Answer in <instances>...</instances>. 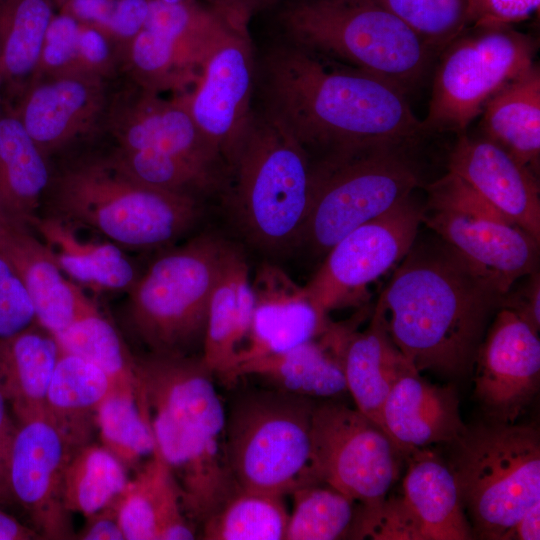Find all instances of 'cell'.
<instances>
[{
    "label": "cell",
    "mask_w": 540,
    "mask_h": 540,
    "mask_svg": "<svg viewBox=\"0 0 540 540\" xmlns=\"http://www.w3.org/2000/svg\"><path fill=\"white\" fill-rule=\"evenodd\" d=\"M253 107L289 134L311 163L378 146L415 144L426 128L387 79L272 36L255 46Z\"/></svg>",
    "instance_id": "1"
},
{
    "label": "cell",
    "mask_w": 540,
    "mask_h": 540,
    "mask_svg": "<svg viewBox=\"0 0 540 540\" xmlns=\"http://www.w3.org/2000/svg\"><path fill=\"white\" fill-rule=\"evenodd\" d=\"M510 288L441 239L412 245L376 309L417 370L449 377L469 372L490 318Z\"/></svg>",
    "instance_id": "2"
},
{
    "label": "cell",
    "mask_w": 540,
    "mask_h": 540,
    "mask_svg": "<svg viewBox=\"0 0 540 540\" xmlns=\"http://www.w3.org/2000/svg\"><path fill=\"white\" fill-rule=\"evenodd\" d=\"M135 371L156 451L187 517L202 526L239 490L227 460L226 408L215 376L201 357L153 352L135 357Z\"/></svg>",
    "instance_id": "3"
},
{
    "label": "cell",
    "mask_w": 540,
    "mask_h": 540,
    "mask_svg": "<svg viewBox=\"0 0 540 540\" xmlns=\"http://www.w3.org/2000/svg\"><path fill=\"white\" fill-rule=\"evenodd\" d=\"M264 14L272 36L406 93L424 81L440 54L375 0H281Z\"/></svg>",
    "instance_id": "4"
},
{
    "label": "cell",
    "mask_w": 540,
    "mask_h": 540,
    "mask_svg": "<svg viewBox=\"0 0 540 540\" xmlns=\"http://www.w3.org/2000/svg\"><path fill=\"white\" fill-rule=\"evenodd\" d=\"M311 194L308 154L254 109L223 195L240 232L252 245L270 254L299 246Z\"/></svg>",
    "instance_id": "5"
},
{
    "label": "cell",
    "mask_w": 540,
    "mask_h": 540,
    "mask_svg": "<svg viewBox=\"0 0 540 540\" xmlns=\"http://www.w3.org/2000/svg\"><path fill=\"white\" fill-rule=\"evenodd\" d=\"M54 205L65 219L112 242L154 248L185 234L200 216V201L145 185L108 157L74 164L54 181Z\"/></svg>",
    "instance_id": "6"
},
{
    "label": "cell",
    "mask_w": 540,
    "mask_h": 540,
    "mask_svg": "<svg viewBox=\"0 0 540 540\" xmlns=\"http://www.w3.org/2000/svg\"><path fill=\"white\" fill-rule=\"evenodd\" d=\"M449 467L473 537L505 540L540 501V436L534 426L481 423L450 444Z\"/></svg>",
    "instance_id": "7"
},
{
    "label": "cell",
    "mask_w": 540,
    "mask_h": 540,
    "mask_svg": "<svg viewBox=\"0 0 540 540\" xmlns=\"http://www.w3.org/2000/svg\"><path fill=\"white\" fill-rule=\"evenodd\" d=\"M316 402L277 388L236 395L226 409L225 447L241 490L291 494L321 483L312 458Z\"/></svg>",
    "instance_id": "8"
},
{
    "label": "cell",
    "mask_w": 540,
    "mask_h": 540,
    "mask_svg": "<svg viewBox=\"0 0 540 540\" xmlns=\"http://www.w3.org/2000/svg\"><path fill=\"white\" fill-rule=\"evenodd\" d=\"M406 146H378L312 164V194L299 245L326 254L346 234L412 195L420 172Z\"/></svg>",
    "instance_id": "9"
},
{
    "label": "cell",
    "mask_w": 540,
    "mask_h": 540,
    "mask_svg": "<svg viewBox=\"0 0 540 540\" xmlns=\"http://www.w3.org/2000/svg\"><path fill=\"white\" fill-rule=\"evenodd\" d=\"M225 244L201 234L159 256L129 289V324L151 352L187 355L203 344Z\"/></svg>",
    "instance_id": "10"
},
{
    "label": "cell",
    "mask_w": 540,
    "mask_h": 540,
    "mask_svg": "<svg viewBox=\"0 0 540 540\" xmlns=\"http://www.w3.org/2000/svg\"><path fill=\"white\" fill-rule=\"evenodd\" d=\"M537 42L512 25H472L439 54L423 122L427 132H463L486 102L535 62Z\"/></svg>",
    "instance_id": "11"
},
{
    "label": "cell",
    "mask_w": 540,
    "mask_h": 540,
    "mask_svg": "<svg viewBox=\"0 0 540 540\" xmlns=\"http://www.w3.org/2000/svg\"><path fill=\"white\" fill-rule=\"evenodd\" d=\"M312 458L321 483L368 505L387 497L403 455L391 437L360 411L325 401L316 403L313 411Z\"/></svg>",
    "instance_id": "12"
},
{
    "label": "cell",
    "mask_w": 540,
    "mask_h": 540,
    "mask_svg": "<svg viewBox=\"0 0 540 540\" xmlns=\"http://www.w3.org/2000/svg\"><path fill=\"white\" fill-rule=\"evenodd\" d=\"M255 68L250 31L227 24L206 49L197 81L183 93L194 122L230 170L253 116Z\"/></svg>",
    "instance_id": "13"
},
{
    "label": "cell",
    "mask_w": 540,
    "mask_h": 540,
    "mask_svg": "<svg viewBox=\"0 0 540 540\" xmlns=\"http://www.w3.org/2000/svg\"><path fill=\"white\" fill-rule=\"evenodd\" d=\"M424 210L410 195L341 238L304 285L311 301L326 314L351 304L357 293L408 253Z\"/></svg>",
    "instance_id": "14"
},
{
    "label": "cell",
    "mask_w": 540,
    "mask_h": 540,
    "mask_svg": "<svg viewBox=\"0 0 540 540\" xmlns=\"http://www.w3.org/2000/svg\"><path fill=\"white\" fill-rule=\"evenodd\" d=\"M76 449L45 410L17 419L8 458V492L41 539H75L63 501V478Z\"/></svg>",
    "instance_id": "15"
},
{
    "label": "cell",
    "mask_w": 540,
    "mask_h": 540,
    "mask_svg": "<svg viewBox=\"0 0 540 540\" xmlns=\"http://www.w3.org/2000/svg\"><path fill=\"white\" fill-rule=\"evenodd\" d=\"M474 397L488 421L515 423L539 390L538 332L502 307L475 358Z\"/></svg>",
    "instance_id": "16"
},
{
    "label": "cell",
    "mask_w": 540,
    "mask_h": 540,
    "mask_svg": "<svg viewBox=\"0 0 540 540\" xmlns=\"http://www.w3.org/2000/svg\"><path fill=\"white\" fill-rule=\"evenodd\" d=\"M104 119L119 150L158 151L230 173L219 149L194 122L183 93L164 99L135 85L109 100Z\"/></svg>",
    "instance_id": "17"
},
{
    "label": "cell",
    "mask_w": 540,
    "mask_h": 540,
    "mask_svg": "<svg viewBox=\"0 0 540 540\" xmlns=\"http://www.w3.org/2000/svg\"><path fill=\"white\" fill-rule=\"evenodd\" d=\"M13 112L48 157L87 134L105 116L106 79L84 72L32 78Z\"/></svg>",
    "instance_id": "18"
},
{
    "label": "cell",
    "mask_w": 540,
    "mask_h": 540,
    "mask_svg": "<svg viewBox=\"0 0 540 540\" xmlns=\"http://www.w3.org/2000/svg\"><path fill=\"white\" fill-rule=\"evenodd\" d=\"M254 311L247 340L237 366L288 351L319 338L333 323L282 269L261 265L252 281ZM233 373V385L234 382Z\"/></svg>",
    "instance_id": "19"
},
{
    "label": "cell",
    "mask_w": 540,
    "mask_h": 540,
    "mask_svg": "<svg viewBox=\"0 0 540 540\" xmlns=\"http://www.w3.org/2000/svg\"><path fill=\"white\" fill-rule=\"evenodd\" d=\"M448 171L465 180L509 220L540 241L536 175L506 150L483 136L461 133L449 154Z\"/></svg>",
    "instance_id": "20"
},
{
    "label": "cell",
    "mask_w": 540,
    "mask_h": 540,
    "mask_svg": "<svg viewBox=\"0 0 540 540\" xmlns=\"http://www.w3.org/2000/svg\"><path fill=\"white\" fill-rule=\"evenodd\" d=\"M0 249L22 281L36 323L56 335L97 310L95 303L61 270L50 248L28 226L6 220Z\"/></svg>",
    "instance_id": "21"
},
{
    "label": "cell",
    "mask_w": 540,
    "mask_h": 540,
    "mask_svg": "<svg viewBox=\"0 0 540 540\" xmlns=\"http://www.w3.org/2000/svg\"><path fill=\"white\" fill-rule=\"evenodd\" d=\"M411 364L399 375L383 407L386 433L402 455L435 444H452L466 431L452 386L434 385Z\"/></svg>",
    "instance_id": "22"
},
{
    "label": "cell",
    "mask_w": 540,
    "mask_h": 540,
    "mask_svg": "<svg viewBox=\"0 0 540 540\" xmlns=\"http://www.w3.org/2000/svg\"><path fill=\"white\" fill-rule=\"evenodd\" d=\"M422 222L510 289L516 280L535 271L539 242L512 222L436 210H424Z\"/></svg>",
    "instance_id": "23"
},
{
    "label": "cell",
    "mask_w": 540,
    "mask_h": 540,
    "mask_svg": "<svg viewBox=\"0 0 540 540\" xmlns=\"http://www.w3.org/2000/svg\"><path fill=\"white\" fill-rule=\"evenodd\" d=\"M254 292L243 254L225 244L207 314L201 359L224 385H233L237 366L250 330Z\"/></svg>",
    "instance_id": "24"
},
{
    "label": "cell",
    "mask_w": 540,
    "mask_h": 540,
    "mask_svg": "<svg viewBox=\"0 0 540 540\" xmlns=\"http://www.w3.org/2000/svg\"><path fill=\"white\" fill-rule=\"evenodd\" d=\"M350 329L333 324L319 338L288 351L252 359L234 373L263 378L274 388L307 397L333 398L347 392L343 369V350Z\"/></svg>",
    "instance_id": "25"
},
{
    "label": "cell",
    "mask_w": 540,
    "mask_h": 540,
    "mask_svg": "<svg viewBox=\"0 0 540 540\" xmlns=\"http://www.w3.org/2000/svg\"><path fill=\"white\" fill-rule=\"evenodd\" d=\"M114 504L125 540L196 538L176 482L157 451L140 465Z\"/></svg>",
    "instance_id": "26"
},
{
    "label": "cell",
    "mask_w": 540,
    "mask_h": 540,
    "mask_svg": "<svg viewBox=\"0 0 540 540\" xmlns=\"http://www.w3.org/2000/svg\"><path fill=\"white\" fill-rule=\"evenodd\" d=\"M403 458L408 466L401 499L420 540L473 539L449 465L429 448L410 450Z\"/></svg>",
    "instance_id": "27"
},
{
    "label": "cell",
    "mask_w": 540,
    "mask_h": 540,
    "mask_svg": "<svg viewBox=\"0 0 540 540\" xmlns=\"http://www.w3.org/2000/svg\"><path fill=\"white\" fill-rule=\"evenodd\" d=\"M392 341L382 314L375 309L369 326L351 331L343 350V369L356 409L384 431L383 407L402 371L409 365ZM386 432V431H385Z\"/></svg>",
    "instance_id": "28"
},
{
    "label": "cell",
    "mask_w": 540,
    "mask_h": 540,
    "mask_svg": "<svg viewBox=\"0 0 540 540\" xmlns=\"http://www.w3.org/2000/svg\"><path fill=\"white\" fill-rule=\"evenodd\" d=\"M482 136L498 144L535 175L540 159V69L534 63L484 105Z\"/></svg>",
    "instance_id": "29"
},
{
    "label": "cell",
    "mask_w": 540,
    "mask_h": 540,
    "mask_svg": "<svg viewBox=\"0 0 540 540\" xmlns=\"http://www.w3.org/2000/svg\"><path fill=\"white\" fill-rule=\"evenodd\" d=\"M30 227L38 232L73 282L95 291L128 292L139 277L132 261L114 242L82 239L55 217L36 216Z\"/></svg>",
    "instance_id": "30"
},
{
    "label": "cell",
    "mask_w": 540,
    "mask_h": 540,
    "mask_svg": "<svg viewBox=\"0 0 540 540\" xmlns=\"http://www.w3.org/2000/svg\"><path fill=\"white\" fill-rule=\"evenodd\" d=\"M50 182L47 157L12 109L0 106V212L30 227Z\"/></svg>",
    "instance_id": "31"
},
{
    "label": "cell",
    "mask_w": 540,
    "mask_h": 540,
    "mask_svg": "<svg viewBox=\"0 0 540 540\" xmlns=\"http://www.w3.org/2000/svg\"><path fill=\"white\" fill-rule=\"evenodd\" d=\"M61 349L36 322L0 339V391L16 419L45 410V397Z\"/></svg>",
    "instance_id": "32"
},
{
    "label": "cell",
    "mask_w": 540,
    "mask_h": 540,
    "mask_svg": "<svg viewBox=\"0 0 540 540\" xmlns=\"http://www.w3.org/2000/svg\"><path fill=\"white\" fill-rule=\"evenodd\" d=\"M113 388L98 367L61 350L47 389L45 412L79 448L89 443L96 411Z\"/></svg>",
    "instance_id": "33"
},
{
    "label": "cell",
    "mask_w": 540,
    "mask_h": 540,
    "mask_svg": "<svg viewBox=\"0 0 540 540\" xmlns=\"http://www.w3.org/2000/svg\"><path fill=\"white\" fill-rule=\"evenodd\" d=\"M205 52L206 49L199 50L144 27L125 49L122 66L133 83L143 90L157 94L162 91L185 93L198 79Z\"/></svg>",
    "instance_id": "34"
},
{
    "label": "cell",
    "mask_w": 540,
    "mask_h": 540,
    "mask_svg": "<svg viewBox=\"0 0 540 540\" xmlns=\"http://www.w3.org/2000/svg\"><path fill=\"white\" fill-rule=\"evenodd\" d=\"M52 0H0V80L19 91L32 79L54 16Z\"/></svg>",
    "instance_id": "35"
},
{
    "label": "cell",
    "mask_w": 540,
    "mask_h": 540,
    "mask_svg": "<svg viewBox=\"0 0 540 540\" xmlns=\"http://www.w3.org/2000/svg\"><path fill=\"white\" fill-rule=\"evenodd\" d=\"M109 158L121 171L145 185L198 201L217 193L224 195L230 181V173L153 150L116 149Z\"/></svg>",
    "instance_id": "36"
},
{
    "label": "cell",
    "mask_w": 540,
    "mask_h": 540,
    "mask_svg": "<svg viewBox=\"0 0 540 540\" xmlns=\"http://www.w3.org/2000/svg\"><path fill=\"white\" fill-rule=\"evenodd\" d=\"M128 481L127 467L108 449L84 444L74 451L65 469V508L87 517L115 502Z\"/></svg>",
    "instance_id": "37"
},
{
    "label": "cell",
    "mask_w": 540,
    "mask_h": 540,
    "mask_svg": "<svg viewBox=\"0 0 540 540\" xmlns=\"http://www.w3.org/2000/svg\"><path fill=\"white\" fill-rule=\"evenodd\" d=\"M95 426L101 445L127 469L138 467L156 451L149 416L137 389L113 388L96 411Z\"/></svg>",
    "instance_id": "38"
},
{
    "label": "cell",
    "mask_w": 540,
    "mask_h": 540,
    "mask_svg": "<svg viewBox=\"0 0 540 540\" xmlns=\"http://www.w3.org/2000/svg\"><path fill=\"white\" fill-rule=\"evenodd\" d=\"M289 512L283 496L239 489L202 525L206 540L286 539Z\"/></svg>",
    "instance_id": "39"
},
{
    "label": "cell",
    "mask_w": 540,
    "mask_h": 540,
    "mask_svg": "<svg viewBox=\"0 0 540 540\" xmlns=\"http://www.w3.org/2000/svg\"><path fill=\"white\" fill-rule=\"evenodd\" d=\"M54 336L62 351L98 367L111 379L114 388L137 389L135 356L99 309Z\"/></svg>",
    "instance_id": "40"
},
{
    "label": "cell",
    "mask_w": 540,
    "mask_h": 540,
    "mask_svg": "<svg viewBox=\"0 0 540 540\" xmlns=\"http://www.w3.org/2000/svg\"><path fill=\"white\" fill-rule=\"evenodd\" d=\"M286 540H335L350 536L356 501L324 483L297 488Z\"/></svg>",
    "instance_id": "41"
},
{
    "label": "cell",
    "mask_w": 540,
    "mask_h": 540,
    "mask_svg": "<svg viewBox=\"0 0 540 540\" xmlns=\"http://www.w3.org/2000/svg\"><path fill=\"white\" fill-rule=\"evenodd\" d=\"M441 53L469 26L466 0H375Z\"/></svg>",
    "instance_id": "42"
},
{
    "label": "cell",
    "mask_w": 540,
    "mask_h": 540,
    "mask_svg": "<svg viewBox=\"0 0 540 540\" xmlns=\"http://www.w3.org/2000/svg\"><path fill=\"white\" fill-rule=\"evenodd\" d=\"M79 30L80 23L70 15L54 14L32 78L80 72L77 63Z\"/></svg>",
    "instance_id": "43"
},
{
    "label": "cell",
    "mask_w": 540,
    "mask_h": 540,
    "mask_svg": "<svg viewBox=\"0 0 540 540\" xmlns=\"http://www.w3.org/2000/svg\"><path fill=\"white\" fill-rule=\"evenodd\" d=\"M424 208L512 222L470 184L449 171L429 185L428 202Z\"/></svg>",
    "instance_id": "44"
},
{
    "label": "cell",
    "mask_w": 540,
    "mask_h": 540,
    "mask_svg": "<svg viewBox=\"0 0 540 540\" xmlns=\"http://www.w3.org/2000/svg\"><path fill=\"white\" fill-rule=\"evenodd\" d=\"M36 322L29 295L12 264L0 249V339Z\"/></svg>",
    "instance_id": "45"
},
{
    "label": "cell",
    "mask_w": 540,
    "mask_h": 540,
    "mask_svg": "<svg viewBox=\"0 0 540 540\" xmlns=\"http://www.w3.org/2000/svg\"><path fill=\"white\" fill-rule=\"evenodd\" d=\"M78 70L108 79L122 65L121 53L101 29L80 23L78 35Z\"/></svg>",
    "instance_id": "46"
},
{
    "label": "cell",
    "mask_w": 540,
    "mask_h": 540,
    "mask_svg": "<svg viewBox=\"0 0 540 540\" xmlns=\"http://www.w3.org/2000/svg\"><path fill=\"white\" fill-rule=\"evenodd\" d=\"M470 26L513 25L539 12L540 0H466Z\"/></svg>",
    "instance_id": "47"
},
{
    "label": "cell",
    "mask_w": 540,
    "mask_h": 540,
    "mask_svg": "<svg viewBox=\"0 0 540 540\" xmlns=\"http://www.w3.org/2000/svg\"><path fill=\"white\" fill-rule=\"evenodd\" d=\"M149 10L150 0H117L102 31L116 44L121 59L129 43L144 28Z\"/></svg>",
    "instance_id": "48"
},
{
    "label": "cell",
    "mask_w": 540,
    "mask_h": 540,
    "mask_svg": "<svg viewBox=\"0 0 540 540\" xmlns=\"http://www.w3.org/2000/svg\"><path fill=\"white\" fill-rule=\"evenodd\" d=\"M281 0H203L231 27L250 31L253 19L270 10Z\"/></svg>",
    "instance_id": "49"
},
{
    "label": "cell",
    "mask_w": 540,
    "mask_h": 540,
    "mask_svg": "<svg viewBox=\"0 0 540 540\" xmlns=\"http://www.w3.org/2000/svg\"><path fill=\"white\" fill-rule=\"evenodd\" d=\"M85 518L86 522L75 539L125 540L114 502Z\"/></svg>",
    "instance_id": "50"
},
{
    "label": "cell",
    "mask_w": 540,
    "mask_h": 540,
    "mask_svg": "<svg viewBox=\"0 0 540 540\" xmlns=\"http://www.w3.org/2000/svg\"><path fill=\"white\" fill-rule=\"evenodd\" d=\"M59 3L60 12L70 15L81 24L103 30L117 0H60Z\"/></svg>",
    "instance_id": "51"
},
{
    "label": "cell",
    "mask_w": 540,
    "mask_h": 540,
    "mask_svg": "<svg viewBox=\"0 0 540 540\" xmlns=\"http://www.w3.org/2000/svg\"><path fill=\"white\" fill-rule=\"evenodd\" d=\"M530 281L524 289L516 293L512 298L506 295L503 307L513 310L519 317L525 320L535 331H539L540 325V284L539 275L530 274Z\"/></svg>",
    "instance_id": "52"
},
{
    "label": "cell",
    "mask_w": 540,
    "mask_h": 540,
    "mask_svg": "<svg viewBox=\"0 0 540 540\" xmlns=\"http://www.w3.org/2000/svg\"><path fill=\"white\" fill-rule=\"evenodd\" d=\"M9 408L7 400L0 391V503L10 501L7 467L16 423L9 414Z\"/></svg>",
    "instance_id": "53"
},
{
    "label": "cell",
    "mask_w": 540,
    "mask_h": 540,
    "mask_svg": "<svg viewBox=\"0 0 540 540\" xmlns=\"http://www.w3.org/2000/svg\"><path fill=\"white\" fill-rule=\"evenodd\" d=\"M540 501L533 504L508 532L505 540L540 539Z\"/></svg>",
    "instance_id": "54"
},
{
    "label": "cell",
    "mask_w": 540,
    "mask_h": 540,
    "mask_svg": "<svg viewBox=\"0 0 540 540\" xmlns=\"http://www.w3.org/2000/svg\"><path fill=\"white\" fill-rule=\"evenodd\" d=\"M41 539L32 528L17 520L0 507V540Z\"/></svg>",
    "instance_id": "55"
},
{
    "label": "cell",
    "mask_w": 540,
    "mask_h": 540,
    "mask_svg": "<svg viewBox=\"0 0 540 540\" xmlns=\"http://www.w3.org/2000/svg\"><path fill=\"white\" fill-rule=\"evenodd\" d=\"M161 1L165 2V3H168V4H175V3L182 2L184 0H161Z\"/></svg>",
    "instance_id": "56"
},
{
    "label": "cell",
    "mask_w": 540,
    "mask_h": 540,
    "mask_svg": "<svg viewBox=\"0 0 540 540\" xmlns=\"http://www.w3.org/2000/svg\"><path fill=\"white\" fill-rule=\"evenodd\" d=\"M5 222H6V219L3 217V215L0 212V230H1V228L4 225Z\"/></svg>",
    "instance_id": "57"
},
{
    "label": "cell",
    "mask_w": 540,
    "mask_h": 540,
    "mask_svg": "<svg viewBox=\"0 0 540 540\" xmlns=\"http://www.w3.org/2000/svg\"><path fill=\"white\" fill-rule=\"evenodd\" d=\"M0 86H2L1 80H0ZM1 105H2V104H1V101H0V106H1Z\"/></svg>",
    "instance_id": "58"
},
{
    "label": "cell",
    "mask_w": 540,
    "mask_h": 540,
    "mask_svg": "<svg viewBox=\"0 0 540 540\" xmlns=\"http://www.w3.org/2000/svg\"><path fill=\"white\" fill-rule=\"evenodd\" d=\"M58 1H60V0H58Z\"/></svg>",
    "instance_id": "59"
}]
</instances>
